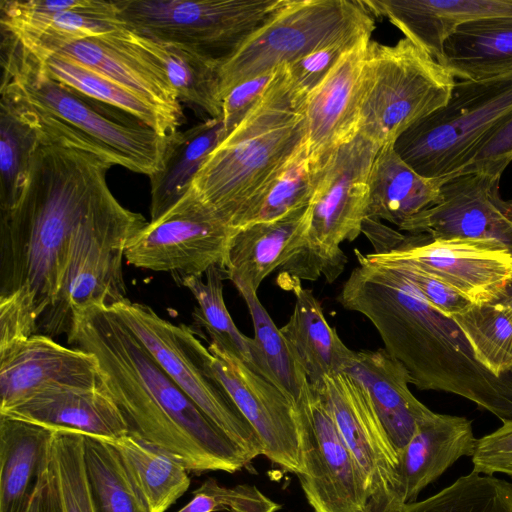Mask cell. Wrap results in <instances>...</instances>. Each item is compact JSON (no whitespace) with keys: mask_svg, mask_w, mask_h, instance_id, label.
Listing matches in <instances>:
<instances>
[{"mask_svg":"<svg viewBox=\"0 0 512 512\" xmlns=\"http://www.w3.org/2000/svg\"><path fill=\"white\" fill-rule=\"evenodd\" d=\"M67 336L70 345L95 357L100 385L122 412L131 434L166 452L188 472L235 473L251 462L111 308L74 310Z\"/></svg>","mask_w":512,"mask_h":512,"instance_id":"cell-1","label":"cell"},{"mask_svg":"<svg viewBox=\"0 0 512 512\" xmlns=\"http://www.w3.org/2000/svg\"><path fill=\"white\" fill-rule=\"evenodd\" d=\"M112 166L65 143H42L18 201L0 212V298L37 327L57 300L76 227L111 192Z\"/></svg>","mask_w":512,"mask_h":512,"instance_id":"cell-2","label":"cell"},{"mask_svg":"<svg viewBox=\"0 0 512 512\" xmlns=\"http://www.w3.org/2000/svg\"><path fill=\"white\" fill-rule=\"evenodd\" d=\"M358 264L337 297L340 305L365 316L384 349L421 390L452 393L512 422V374L498 377L477 359L454 319L420 294L399 271L355 250Z\"/></svg>","mask_w":512,"mask_h":512,"instance_id":"cell-3","label":"cell"},{"mask_svg":"<svg viewBox=\"0 0 512 512\" xmlns=\"http://www.w3.org/2000/svg\"><path fill=\"white\" fill-rule=\"evenodd\" d=\"M0 89L12 93L33 114L43 143H65L148 177L162 166L167 136L54 80L2 28Z\"/></svg>","mask_w":512,"mask_h":512,"instance_id":"cell-4","label":"cell"},{"mask_svg":"<svg viewBox=\"0 0 512 512\" xmlns=\"http://www.w3.org/2000/svg\"><path fill=\"white\" fill-rule=\"evenodd\" d=\"M306 140L304 106L279 67L256 106L206 157L186 192L234 229Z\"/></svg>","mask_w":512,"mask_h":512,"instance_id":"cell-5","label":"cell"},{"mask_svg":"<svg viewBox=\"0 0 512 512\" xmlns=\"http://www.w3.org/2000/svg\"><path fill=\"white\" fill-rule=\"evenodd\" d=\"M379 149L357 133L331 152L318 170L303 242L280 275L312 281L323 276L332 283L344 271L348 258L340 245L362 233L369 175Z\"/></svg>","mask_w":512,"mask_h":512,"instance_id":"cell-6","label":"cell"},{"mask_svg":"<svg viewBox=\"0 0 512 512\" xmlns=\"http://www.w3.org/2000/svg\"><path fill=\"white\" fill-rule=\"evenodd\" d=\"M511 120L512 72L456 80L447 104L403 132L394 149L420 175L447 179L462 173Z\"/></svg>","mask_w":512,"mask_h":512,"instance_id":"cell-7","label":"cell"},{"mask_svg":"<svg viewBox=\"0 0 512 512\" xmlns=\"http://www.w3.org/2000/svg\"><path fill=\"white\" fill-rule=\"evenodd\" d=\"M456 79L407 38L395 45L370 40L358 102L357 131L380 148L443 108Z\"/></svg>","mask_w":512,"mask_h":512,"instance_id":"cell-8","label":"cell"},{"mask_svg":"<svg viewBox=\"0 0 512 512\" xmlns=\"http://www.w3.org/2000/svg\"><path fill=\"white\" fill-rule=\"evenodd\" d=\"M374 28L361 0H282L220 62L222 99L241 82L274 72L315 50L355 41Z\"/></svg>","mask_w":512,"mask_h":512,"instance_id":"cell-9","label":"cell"},{"mask_svg":"<svg viewBox=\"0 0 512 512\" xmlns=\"http://www.w3.org/2000/svg\"><path fill=\"white\" fill-rule=\"evenodd\" d=\"M147 223L112 192L88 212L71 238L57 300L38 323L42 334L67 333L74 310L92 305L112 307L127 299L122 271L125 249Z\"/></svg>","mask_w":512,"mask_h":512,"instance_id":"cell-10","label":"cell"},{"mask_svg":"<svg viewBox=\"0 0 512 512\" xmlns=\"http://www.w3.org/2000/svg\"><path fill=\"white\" fill-rule=\"evenodd\" d=\"M282 0H117L125 28L225 59Z\"/></svg>","mask_w":512,"mask_h":512,"instance_id":"cell-11","label":"cell"},{"mask_svg":"<svg viewBox=\"0 0 512 512\" xmlns=\"http://www.w3.org/2000/svg\"><path fill=\"white\" fill-rule=\"evenodd\" d=\"M176 332L203 370L226 391L263 445V455L297 476L305 472L297 403L278 386L213 343L205 347L191 327Z\"/></svg>","mask_w":512,"mask_h":512,"instance_id":"cell-12","label":"cell"},{"mask_svg":"<svg viewBox=\"0 0 512 512\" xmlns=\"http://www.w3.org/2000/svg\"><path fill=\"white\" fill-rule=\"evenodd\" d=\"M234 229L189 194L128 242L126 261L141 269L169 272L180 282L224 267Z\"/></svg>","mask_w":512,"mask_h":512,"instance_id":"cell-13","label":"cell"},{"mask_svg":"<svg viewBox=\"0 0 512 512\" xmlns=\"http://www.w3.org/2000/svg\"><path fill=\"white\" fill-rule=\"evenodd\" d=\"M111 308L138 336L150 354L200 410L252 460L263 455V445L223 387L185 347L176 325L151 307L128 298Z\"/></svg>","mask_w":512,"mask_h":512,"instance_id":"cell-14","label":"cell"},{"mask_svg":"<svg viewBox=\"0 0 512 512\" xmlns=\"http://www.w3.org/2000/svg\"><path fill=\"white\" fill-rule=\"evenodd\" d=\"M316 387L365 480L376 512H401L399 454L364 386L346 373L326 376Z\"/></svg>","mask_w":512,"mask_h":512,"instance_id":"cell-15","label":"cell"},{"mask_svg":"<svg viewBox=\"0 0 512 512\" xmlns=\"http://www.w3.org/2000/svg\"><path fill=\"white\" fill-rule=\"evenodd\" d=\"M305 472L298 477L314 512H364L369 495L331 410L310 385L297 402Z\"/></svg>","mask_w":512,"mask_h":512,"instance_id":"cell-16","label":"cell"},{"mask_svg":"<svg viewBox=\"0 0 512 512\" xmlns=\"http://www.w3.org/2000/svg\"><path fill=\"white\" fill-rule=\"evenodd\" d=\"M366 257L374 263L414 266L474 304L497 301L512 279V254L491 240L432 239L411 234L398 248Z\"/></svg>","mask_w":512,"mask_h":512,"instance_id":"cell-17","label":"cell"},{"mask_svg":"<svg viewBox=\"0 0 512 512\" xmlns=\"http://www.w3.org/2000/svg\"><path fill=\"white\" fill-rule=\"evenodd\" d=\"M24 46L63 55L109 78L153 106L175 131L183 122L180 101L164 68L125 27L75 41Z\"/></svg>","mask_w":512,"mask_h":512,"instance_id":"cell-18","label":"cell"},{"mask_svg":"<svg viewBox=\"0 0 512 512\" xmlns=\"http://www.w3.org/2000/svg\"><path fill=\"white\" fill-rule=\"evenodd\" d=\"M500 178L469 172L445 179L440 200L399 229L432 239L491 240L512 254V221L502 209Z\"/></svg>","mask_w":512,"mask_h":512,"instance_id":"cell-19","label":"cell"},{"mask_svg":"<svg viewBox=\"0 0 512 512\" xmlns=\"http://www.w3.org/2000/svg\"><path fill=\"white\" fill-rule=\"evenodd\" d=\"M55 385H100L95 357L40 333L0 353V412Z\"/></svg>","mask_w":512,"mask_h":512,"instance_id":"cell-20","label":"cell"},{"mask_svg":"<svg viewBox=\"0 0 512 512\" xmlns=\"http://www.w3.org/2000/svg\"><path fill=\"white\" fill-rule=\"evenodd\" d=\"M370 40L365 35L348 49L305 102V145L318 170L337 146L358 133L359 92Z\"/></svg>","mask_w":512,"mask_h":512,"instance_id":"cell-21","label":"cell"},{"mask_svg":"<svg viewBox=\"0 0 512 512\" xmlns=\"http://www.w3.org/2000/svg\"><path fill=\"white\" fill-rule=\"evenodd\" d=\"M0 414L55 432L79 433L107 441L130 433L122 412L101 385L51 386Z\"/></svg>","mask_w":512,"mask_h":512,"instance_id":"cell-22","label":"cell"},{"mask_svg":"<svg viewBox=\"0 0 512 512\" xmlns=\"http://www.w3.org/2000/svg\"><path fill=\"white\" fill-rule=\"evenodd\" d=\"M372 17H386L405 38L438 62L446 39L461 25L512 17V0H361Z\"/></svg>","mask_w":512,"mask_h":512,"instance_id":"cell-23","label":"cell"},{"mask_svg":"<svg viewBox=\"0 0 512 512\" xmlns=\"http://www.w3.org/2000/svg\"><path fill=\"white\" fill-rule=\"evenodd\" d=\"M477 438L462 416L431 411L420 420L400 454V499L404 507L463 456L473 455Z\"/></svg>","mask_w":512,"mask_h":512,"instance_id":"cell-24","label":"cell"},{"mask_svg":"<svg viewBox=\"0 0 512 512\" xmlns=\"http://www.w3.org/2000/svg\"><path fill=\"white\" fill-rule=\"evenodd\" d=\"M309 223L308 206L275 220L239 228L228 246L223 270L234 286L257 292L300 248Z\"/></svg>","mask_w":512,"mask_h":512,"instance_id":"cell-25","label":"cell"},{"mask_svg":"<svg viewBox=\"0 0 512 512\" xmlns=\"http://www.w3.org/2000/svg\"><path fill=\"white\" fill-rule=\"evenodd\" d=\"M343 373L366 388L400 457L417 423L431 413L410 391L407 370L379 348L354 351Z\"/></svg>","mask_w":512,"mask_h":512,"instance_id":"cell-26","label":"cell"},{"mask_svg":"<svg viewBox=\"0 0 512 512\" xmlns=\"http://www.w3.org/2000/svg\"><path fill=\"white\" fill-rule=\"evenodd\" d=\"M0 26L24 45L69 42L125 27L115 1L76 0L67 9L42 11L25 1H0Z\"/></svg>","mask_w":512,"mask_h":512,"instance_id":"cell-27","label":"cell"},{"mask_svg":"<svg viewBox=\"0 0 512 512\" xmlns=\"http://www.w3.org/2000/svg\"><path fill=\"white\" fill-rule=\"evenodd\" d=\"M279 285L292 291L294 310L280 328L310 385L319 384L326 376L343 373L354 353L326 320L323 308L301 280L279 275Z\"/></svg>","mask_w":512,"mask_h":512,"instance_id":"cell-28","label":"cell"},{"mask_svg":"<svg viewBox=\"0 0 512 512\" xmlns=\"http://www.w3.org/2000/svg\"><path fill=\"white\" fill-rule=\"evenodd\" d=\"M55 431L0 414V512H26Z\"/></svg>","mask_w":512,"mask_h":512,"instance_id":"cell-29","label":"cell"},{"mask_svg":"<svg viewBox=\"0 0 512 512\" xmlns=\"http://www.w3.org/2000/svg\"><path fill=\"white\" fill-rule=\"evenodd\" d=\"M444 180L420 175L397 154L394 143L386 144L371 167L366 218L399 228L440 200Z\"/></svg>","mask_w":512,"mask_h":512,"instance_id":"cell-30","label":"cell"},{"mask_svg":"<svg viewBox=\"0 0 512 512\" xmlns=\"http://www.w3.org/2000/svg\"><path fill=\"white\" fill-rule=\"evenodd\" d=\"M459 80L481 81L512 72V17L459 26L444 42L439 60Z\"/></svg>","mask_w":512,"mask_h":512,"instance_id":"cell-31","label":"cell"},{"mask_svg":"<svg viewBox=\"0 0 512 512\" xmlns=\"http://www.w3.org/2000/svg\"><path fill=\"white\" fill-rule=\"evenodd\" d=\"M225 136L222 118H209L167 136L162 166L149 177L150 221L160 217L186 194L206 157Z\"/></svg>","mask_w":512,"mask_h":512,"instance_id":"cell-32","label":"cell"},{"mask_svg":"<svg viewBox=\"0 0 512 512\" xmlns=\"http://www.w3.org/2000/svg\"><path fill=\"white\" fill-rule=\"evenodd\" d=\"M129 31L132 39L162 65L180 103L201 109L209 118H222L221 61L182 45L155 41Z\"/></svg>","mask_w":512,"mask_h":512,"instance_id":"cell-33","label":"cell"},{"mask_svg":"<svg viewBox=\"0 0 512 512\" xmlns=\"http://www.w3.org/2000/svg\"><path fill=\"white\" fill-rule=\"evenodd\" d=\"M0 96V212H5L18 201L43 136L17 97L3 89Z\"/></svg>","mask_w":512,"mask_h":512,"instance_id":"cell-34","label":"cell"},{"mask_svg":"<svg viewBox=\"0 0 512 512\" xmlns=\"http://www.w3.org/2000/svg\"><path fill=\"white\" fill-rule=\"evenodd\" d=\"M29 51L54 80L135 117L164 137L176 132L153 106L100 73L57 53Z\"/></svg>","mask_w":512,"mask_h":512,"instance_id":"cell-35","label":"cell"},{"mask_svg":"<svg viewBox=\"0 0 512 512\" xmlns=\"http://www.w3.org/2000/svg\"><path fill=\"white\" fill-rule=\"evenodd\" d=\"M110 442L119 451L150 512H165L188 490L187 469L166 452L131 433Z\"/></svg>","mask_w":512,"mask_h":512,"instance_id":"cell-36","label":"cell"},{"mask_svg":"<svg viewBox=\"0 0 512 512\" xmlns=\"http://www.w3.org/2000/svg\"><path fill=\"white\" fill-rule=\"evenodd\" d=\"M223 268L213 266L203 276L183 279L185 286L194 296L197 306L193 317L206 330L211 343L244 362L261 375L260 362L255 342L237 328L223 297ZM262 376V375H261Z\"/></svg>","mask_w":512,"mask_h":512,"instance_id":"cell-37","label":"cell"},{"mask_svg":"<svg viewBox=\"0 0 512 512\" xmlns=\"http://www.w3.org/2000/svg\"><path fill=\"white\" fill-rule=\"evenodd\" d=\"M90 488L99 512H150L117 448L107 440L83 435Z\"/></svg>","mask_w":512,"mask_h":512,"instance_id":"cell-38","label":"cell"},{"mask_svg":"<svg viewBox=\"0 0 512 512\" xmlns=\"http://www.w3.org/2000/svg\"><path fill=\"white\" fill-rule=\"evenodd\" d=\"M244 299L254 326V342L261 375L288 394L296 403L309 386L307 376L297 361L280 328L260 302L257 292L235 286Z\"/></svg>","mask_w":512,"mask_h":512,"instance_id":"cell-39","label":"cell"},{"mask_svg":"<svg viewBox=\"0 0 512 512\" xmlns=\"http://www.w3.org/2000/svg\"><path fill=\"white\" fill-rule=\"evenodd\" d=\"M476 359L492 374H512V310L500 302L472 303L452 317Z\"/></svg>","mask_w":512,"mask_h":512,"instance_id":"cell-40","label":"cell"},{"mask_svg":"<svg viewBox=\"0 0 512 512\" xmlns=\"http://www.w3.org/2000/svg\"><path fill=\"white\" fill-rule=\"evenodd\" d=\"M318 169L312 164L305 143L282 171L250 204L238 223L250 224L278 219L306 208L311 200Z\"/></svg>","mask_w":512,"mask_h":512,"instance_id":"cell-41","label":"cell"},{"mask_svg":"<svg viewBox=\"0 0 512 512\" xmlns=\"http://www.w3.org/2000/svg\"><path fill=\"white\" fill-rule=\"evenodd\" d=\"M50 464L63 512H99L86 472L82 434L55 432Z\"/></svg>","mask_w":512,"mask_h":512,"instance_id":"cell-42","label":"cell"},{"mask_svg":"<svg viewBox=\"0 0 512 512\" xmlns=\"http://www.w3.org/2000/svg\"><path fill=\"white\" fill-rule=\"evenodd\" d=\"M359 39L315 50L284 65L292 92L300 104L305 105L309 95L322 83L345 52Z\"/></svg>","mask_w":512,"mask_h":512,"instance_id":"cell-43","label":"cell"},{"mask_svg":"<svg viewBox=\"0 0 512 512\" xmlns=\"http://www.w3.org/2000/svg\"><path fill=\"white\" fill-rule=\"evenodd\" d=\"M376 264L399 271L417 288L428 303L445 315L453 317L465 311L472 304L443 281L414 266L402 263Z\"/></svg>","mask_w":512,"mask_h":512,"instance_id":"cell-44","label":"cell"},{"mask_svg":"<svg viewBox=\"0 0 512 512\" xmlns=\"http://www.w3.org/2000/svg\"><path fill=\"white\" fill-rule=\"evenodd\" d=\"M473 472L512 477V422L503 423L490 434L477 439L472 455Z\"/></svg>","mask_w":512,"mask_h":512,"instance_id":"cell-45","label":"cell"},{"mask_svg":"<svg viewBox=\"0 0 512 512\" xmlns=\"http://www.w3.org/2000/svg\"><path fill=\"white\" fill-rule=\"evenodd\" d=\"M275 72L276 70L241 82L224 96L222 121L226 135L256 106L272 81Z\"/></svg>","mask_w":512,"mask_h":512,"instance_id":"cell-46","label":"cell"},{"mask_svg":"<svg viewBox=\"0 0 512 512\" xmlns=\"http://www.w3.org/2000/svg\"><path fill=\"white\" fill-rule=\"evenodd\" d=\"M511 162L512 120L494 135L473 162L460 174L486 172L501 176Z\"/></svg>","mask_w":512,"mask_h":512,"instance_id":"cell-47","label":"cell"},{"mask_svg":"<svg viewBox=\"0 0 512 512\" xmlns=\"http://www.w3.org/2000/svg\"><path fill=\"white\" fill-rule=\"evenodd\" d=\"M26 512H63L50 457Z\"/></svg>","mask_w":512,"mask_h":512,"instance_id":"cell-48","label":"cell"},{"mask_svg":"<svg viewBox=\"0 0 512 512\" xmlns=\"http://www.w3.org/2000/svg\"><path fill=\"white\" fill-rule=\"evenodd\" d=\"M221 485L209 478L193 492L192 499L177 512H219L223 511L219 500Z\"/></svg>","mask_w":512,"mask_h":512,"instance_id":"cell-49","label":"cell"},{"mask_svg":"<svg viewBox=\"0 0 512 512\" xmlns=\"http://www.w3.org/2000/svg\"><path fill=\"white\" fill-rule=\"evenodd\" d=\"M497 302L502 303L512 310V279L506 285Z\"/></svg>","mask_w":512,"mask_h":512,"instance_id":"cell-50","label":"cell"},{"mask_svg":"<svg viewBox=\"0 0 512 512\" xmlns=\"http://www.w3.org/2000/svg\"><path fill=\"white\" fill-rule=\"evenodd\" d=\"M502 209L506 216L512 221V200H503Z\"/></svg>","mask_w":512,"mask_h":512,"instance_id":"cell-51","label":"cell"},{"mask_svg":"<svg viewBox=\"0 0 512 512\" xmlns=\"http://www.w3.org/2000/svg\"><path fill=\"white\" fill-rule=\"evenodd\" d=\"M364 512H376V511L373 509L372 505L370 503H368Z\"/></svg>","mask_w":512,"mask_h":512,"instance_id":"cell-52","label":"cell"}]
</instances>
